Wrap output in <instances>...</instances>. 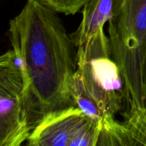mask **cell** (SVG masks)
Wrapping results in <instances>:
<instances>
[{"instance_id":"2","label":"cell","mask_w":146,"mask_h":146,"mask_svg":"<svg viewBox=\"0 0 146 146\" xmlns=\"http://www.w3.org/2000/svg\"><path fill=\"white\" fill-rule=\"evenodd\" d=\"M113 58L122 74L127 105H145L146 0H124L108 21Z\"/></svg>"},{"instance_id":"13","label":"cell","mask_w":146,"mask_h":146,"mask_svg":"<svg viewBox=\"0 0 146 146\" xmlns=\"http://www.w3.org/2000/svg\"><path fill=\"white\" fill-rule=\"evenodd\" d=\"M145 105H146V77L145 80Z\"/></svg>"},{"instance_id":"7","label":"cell","mask_w":146,"mask_h":146,"mask_svg":"<svg viewBox=\"0 0 146 146\" xmlns=\"http://www.w3.org/2000/svg\"><path fill=\"white\" fill-rule=\"evenodd\" d=\"M96 146H136L133 138L123 123L113 115H106L101 121Z\"/></svg>"},{"instance_id":"11","label":"cell","mask_w":146,"mask_h":146,"mask_svg":"<svg viewBox=\"0 0 146 146\" xmlns=\"http://www.w3.org/2000/svg\"><path fill=\"white\" fill-rule=\"evenodd\" d=\"M42 2L56 11L66 15L75 14L88 0H41Z\"/></svg>"},{"instance_id":"4","label":"cell","mask_w":146,"mask_h":146,"mask_svg":"<svg viewBox=\"0 0 146 146\" xmlns=\"http://www.w3.org/2000/svg\"><path fill=\"white\" fill-rule=\"evenodd\" d=\"M101 122L74 106L46 117L32 131L31 146H96Z\"/></svg>"},{"instance_id":"6","label":"cell","mask_w":146,"mask_h":146,"mask_svg":"<svg viewBox=\"0 0 146 146\" xmlns=\"http://www.w3.org/2000/svg\"><path fill=\"white\" fill-rule=\"evenodd\" d=\"M124 0H88L82 10V20L76 31L70 35L75 46L89 39L121 9Z\"/></svg>"},{"instance_id":"1","label":"cell","mask_w":146,"mask_h":146,"mask_svg":"<svg viewBox=\"0 0 146 146\" xmlns=\"http://www.w3.org/2000/svg\"><path fill=\"white\" fill-rule=\"evenodd\" d=\"M56 13L41 0H27L9 22V39L24 78L23 114L31 133L48 115L75 106L74 45Z\"/></svg>"},{"instance_id":"12","label":"cell","mask_w":146,"mask_h":146,"mask_svg":"<svg viewBox=\"0 0 146 146\" xmlns=\"http://www.w3.org/2000/svg\"><path fill=\"white\" fill-rule=\"evenodd\" d=\"M15 60L16 55L13 49L1 55L0 56V69L11 64Z\"/></svg>"},{"instance_id":"10","label":"cell","mask_w":146,"mask_h":146,"mask_svg":"<svg viewBox=\"0 0 146 146\" xmlns=\"http://www.w3.org/2000/svg\"><path fill=\"white\" fill-rule=\"evenodd\" d=\"M24 78L17 58L13 63L0 69V97L21 94Z\"/></svg>"},{"instance_id":"5","label":"cell","mask_w":146,"mask_h":146,"mask_svg":"<svg viewBox=\"0 0 146 146\" xmlns=\"http://www.w3.org/2000/svg\"><path fill=\"white\" fill-rule=\"evenodd\" d=\"M31 134L23 114L21 94L0 97V146H19Z\"/></svg>"},{"instance_id":"8","label":"cell","mask_w":146,"mask_h":146,"mask_svg":"<svg viewBox=\"0 0 146 146\" xmlns=\"http://www.w3.org/2000/svg\"><path fill=\"white\" fill-rule=\"evenodd\" d=\"M123 123L128 128L136 145L146 146V105L127 106Z\"/></svg>"},{"instance_id":"3","label":"cell","mask_w":146,"mask_h":146,"mask_svg":"<svg viewBox=\"0 0 146 146\" xmlns=\"http://www.w3.org/2000/svg\"><path fill=\"white\" fill-rule=\"evenodd\" d=\"M76 61V74L103 113L114 116L121 112L125 99V82L113 58L104 27L77 47Z\"/></svg>"},{"instance_id":"9","label":"cell","mask_w":146,"mask_h":146,"mask_svg":"<svg viewBox=\"0 0 146 146\" xmlns=\"http://www.w3.org/2000/svg\"><path fill=\"white\" fill-rule=\"evenodd\" d=\"M71 94L76 107L79 108L88 118L101 122L105 115L85 91L76 71L71 81Z\"/></svg>"}]
</instances>
